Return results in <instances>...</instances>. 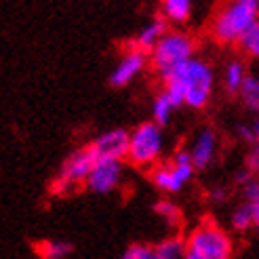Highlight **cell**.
<instances>
[{
  "label": "cell",
  "instance_id": "2e32d148",
  "mask_svg": "<svg viewBox=\"0 0 259 259\" xmlns=\"http://www.w3.org/2000/svg\"><path fill=\"white\" fill-rule=\"evenodd\" d=\"M156 247V255L158 259H184L186 257V238H179V236H169L160 240Z\"/></svg>",
  "mask_w": 259,
  "mask_h": 259
},
{
  "label": "cell",
  "instance_id": "3957f363",
  "mask_svg": "<svg viewBox=\"0 0 259 259\" xmlns=\"http://www.w3.org/2000/svg\"><path fill=\"white\" fill-rule=\"evenodd\" d=\"M148 55L150 68L164 82L175 70H179L184 63L196 57V40H194L192 34L175 28L166 32Z\"/></svg>",
  "mask_w": 259,
  "mask_h": 259
},
{
  "label": "cell",
  "instance_id": "d6986e66",
  "mask_svg": "<svg viewBox=\"0 0 259 259\" xmlns=\"http://www.w3.org/2000/svg\"><path fill=\"white\" fill-rule=\"evenodd\" d=\"M238 51L242 57H249V59H259V21L255 25L242 34V38L238 40Z\"/></svg>",
  "mask_w": 259,
  "mask_h": 259
},
{
  "label": "cell",
  "instance_id": "5b68a950",
  "mask_svg": "<svg viewBox=\"0 0 259 259\" xmlns=\"http://www.w3.org/2000/svg\"><path fill=\"white\" fill-rule=\"evenodd\" d=\"M164 152V131L162 126L156 124L154 120L139 122L133 131L131 139H128V156L126 160L141 166V169H154L160 164Z\"/></svg>",
  "mask_w": 259,
  "mask_h": 259
},
{
  "label": "cell",
  "instance_id": "ac0fdd59",
  "mask_svg": "<svg viewBox=\"0 0 259 259\" xmlns=\"http://www.w3.org/2000/svg\"><path fill=\"white\" fill-rule=\"evenodd\" d=\"M42 259H68L72 253V244L66 240H45L36 247Z\"/></svg>",
  "mask_w": 259,
  "mask_h": 259
},
{
  "label": "cell",
  "instance_id": "9a60e30c",
  "mask_svg": "<svg viewBox=\"0 0 259 259\" xmlns=\"http://www.w3.org/2000/svg\"><path fill=\"white\" fill-rule=\"evenodd\" d=\"M158 3H160V15L169 23L181 25L190 21L194 11V0H158Z\"/></svg>",
  "mask_w": 259,
  "mask_h": 259
},
{
  "label": "cell",
  "instance_id": "d4e9b609",
  "mask_svg": "<svg viewBox=\"0 0 259 259\" xmlns=\"http://www.w3.org/2000/svg\"><path fill=\"white\" fill-rule=\"evenodd\" d=\"M253 228L259 232V202L253 204Z\"/></svg>",
  "mask_w": 259,
  "mask_h": 259
},
{
  "label": "cell",
  "instance_id": "8fae6325",
  "mask_svg": "<svg viewBox=\"0 0 259 259\" xmlns=\"http://www.w3.org/2000/svg\"><path fill=\"white\" fill-rule=\"evenodd\" d=\"M219 150V137L215 133V128L211 126H202L194 133V139L190 141V158L196 166V171H202L206 166H211Z\"/></svg>",
  "mask_w": 259,
  "mask_h": 259
},
{
  "label": "cell",
  "instance_id": "7402d4cb",
  "mask_svg": "<svg viewBox=\"0 0 259 259\" xmlns=\"http://www.w3.org/2000/svg\"><path fill=\"white\" fill-rule=\"evenodd\" d=\"M251 150L247 154V169L249 173L259 177V118L253 120V141H251Z\"/></svg>",
  "mask_w": 259,
  "mask_h": 259
},
{
  "label": "cell",
  "instance_id": "30bf717a",
  "mask_svg": "<svg viewBox=\"0 0 259 259\" xmlns=\"http://www.w3.org/2000/svg\"><path fill=\"white\" fill-rule=\"evenodd\" d=\"M122 181V162L120 160H95L93 171L87 179V190L93 194H110Z\"/></svg>",
  "mask_w": 259,
  "mask_h": 259
},
{
  "label": "cell",
  "instance_id": "44dd1931",
  "mask_svg": "<svg viewBox=\"0 0 259 259\" xmlns=\"http://www.w3.org/2000/svg\"><path fill=\"white\" fill-rule=\"evenodd\" d=\"M154 211H156V215L160 219H164L169 226H177L181 222V211L179 206L171 200H158L156 204H154Z\"/></svg>",
  "mask_w": 259,
  "mask_h": 259
},
{
  "label": "cell",
  "instance_id": "277c9868",
  "mask_svg": "<svg viewBox=\"0 0 259 259\" xmlns=\"http://www.w3.org/2000/svg\"><path fill=\"white\" fill-rule=\"evenodd\" d=\"M232 236L219 224L204 219L188 234L184 259H232Z\"/></svg>",
  "mask_w": 259,
  "mask_h": 259
},
{
  "label": "cell",
  "instance_id": "7a4b0ae2",
  "mask_svg": "<svg viewBox=\"0 0 259 259\" xmlns=\"http://www.w3.org/2000/svg\"><path fill=\"white\" fill-rule=\"evenodd\" d=\"M259 21V0H224L215 11L209 34L219 45H238L242 34Z\"/></svg>",
  "mask_w": 259,
  "mask_h": 259
},
{
  "label": "cell",
  "instance_id": "52a82bcc",
  "mask_svg": "<svg viewBox=\"0 0 259 259\" xmlns=\"http://www.w3.org/2000/svg\"><path fill=\"white\" fill-rule=\"evenodd\" d=\"M95 154L91 152V148H80V150H74L70 156L63 160L61 169L53 181V192L55 194H72L78 188H87V179L93 171V164H95Z\"/></svg>",
  "mask_w": 259,
  "mask_h": 259
},
{
  "label": "cell",
  "instance_id": "9c48e42d",
  "mask_svg": "<svg viewBox=\"0 0 259 259\" xmlns=\"http://www.w3.org/2000/svg\"><path fill=\"white\" fill-rule=\"evenodd\" d=\"M128 139H131V131L110 128V131L97 135L89 144V148L97 160H122L128 156Z\"/></svg>",
  "mask_w": 259,
  "mask_h": 259
},
{
  "label": "cell",
  "instance_id": "6da1fadb",
  "mask_svg": "<svg viewBox=\"0 0 259 259\" xmlns=\"http://www.w3.org/2000/svg\"><path fill=\"white\" fill-rule=\"evenodd\" d=\"M162 87L175 97L179 106H188L192 110H202L209 106L215 91V70L206 59L194 57L175 70Z\"/></svg>",
  "mask_w": 259,
  "mask_h": 259
},
{
  "label": "cell",
  "instance_id": "e0dca14e",
  "mask_svg": "<svg viewBox=\"0 0 259 259\" xmlns=\"http://www.w3.org/2000/svg\"><path fill=\"white\" fill-rule=\"evenodd\" d=\"M238 97H240L244 108L259 116V76L249 74V78H247V82H244Z\"/></svg>",
  "mask_w": 259,
  "mask_h": 259
},
{
  "label": "cell",
  "instance_id": "ffe728a7",
  "mask_svg": "<svg viewBox=\"0 0 259 259\" xmlns=\"http://www.w3.org/2000/svg\"><path fill=\"white\" fill-rule=\"evenodd\" d=\"M230 222H232V228L238 230V232L251 230L253 228V204L244 202V204L236 206L234 213H232V217H230Z\"/></svg>",
  "mask_w": 259,
  "mask_h": 259
},
{
  "label": "cell",
  "instance_id": "603a6c76",
  "mask_svg": "<svg viewBox=\"0 0 259 259\" xmlns=\"http://www.w3.org/2000/svg\"><path fill=\"white\" fill-rule=\"evenodd\" d=\"M122 259H158V255H156V247H152V244L135 242L124 249Z\"/></svg>",
  "mask_w": 259,
  "mask_h": 259
},
{
  "label": "cell",
  "instance_id": "8992f818",
  "mask_svg": "<svg viewBox=\"0 0 259 259\" xmlns=\"http://www.w3.org/2000/svg\"><path fill=\"white\" fill-rule=\"evenodd\" d=\"M194 173H196V166H194V162L190 158V152H188V148L186 150L181 148L166 162H160L154 166L150 177H152V184L160 192L177 194L190 184Z\"/></svg>",
  "mask_w": 259,
  "mask_h": 259
},
{
  "label": "cell",
  "instance_id": "ba28073f",
  "mask_svg": "<svg viewBox=\"0 0 259 259\" xmlns=\"http://www.w3.org/2000/svg\"><path fill=\"white\" fill-rule=\"evenodd\" d=\"M148 66H150V55L146 53V51L128 45L126 51L120 55V59L116 61L114 70L110 72L108 82L114 89H124V87L131 84L137 76L144 74Z\"/></svg>",
  "mask_w": 259,
  "mask_h": 259
},
{
  "label": "cell",
  "instance_id": "7c38bea8",
  "mask_svg": "<svg viewBox=\"0 0 259 259\" xmlns=\"http://www.w3.org/2000/svg\"><path fill=\"white\" fill-rule=\"evenodd\" d=\"M169 21H166L162 15H156V17H152L144 28H141L137 32V36L133 38V42L131 47L135 49H141V51H146V53H150V51L156 47L160 42V38L169 32Z\"/></svg>",
  "mask_w": 259,
  "mask_h": 259
},
{
  "label": "cell",
  "instance_id": "484cf974",
  "mask_svg": "<svg viewBox=\"0 0 259 259\" xmlns=\"http://www.w3.org/2000/svg\"><path fill=\"white\" fill-rule=\"evenodd\" d=\"M224 196H226L224 190H213V192H211V198H213V200H224Z\"/></svg>",
  "mask_w": 259,
  "mask_h": 259
},
{
  "label": "cell",
  "instance_id": "cb8c5ba5",
  "mask_svg": "<svg viewBox=\"0 0 259 259\" xmlns=\"http://www.w3.org/2000/svg\"><path fill=\"white\" fill-rule=\"evenodd\" d=\"M242 196H244V202H249V204L259 202V177L257 175H251L242 184Z\"/></svg>",
  "mask_w": 259,
  "mask_h": 259
},
{
  "label": "cell",
  "instance_id": "5bb4252c",
  "mask_svg": "<svg viewBox=\"0 0 259 259\" xmlns=\"http://www.w3.org/2000/svg\"><path fill=\"white\" fill-rule=\"evenodd\" d=\"M181 106L175 101V97L166 91L164 87L158 91L156 95H154V99H152V120L156 122V124H160L162 128L171 122V116H173V112L175 110H179Z\"/></svg>",
  "mask_w": 259,
  "mask_h": 259
},
{
  "label": "cell",
  "instance_id": "4fadbf2b",
  "mask_svg": "<svg viewBox=\"0 0 259 259\" xmlns=\"http://www.w3.org/2000/svg\"><path fill=\"white\" fill-rule=\"evenodd\" d=\"M249 74H247V66H244V61L234 57L226 63L224 68V74H222V82H224V89L228 91L230 95H240V91L247 82Z\"/></svg>",
  "mask_w": 259,
  "mask_h": 259
}]
</instances>
